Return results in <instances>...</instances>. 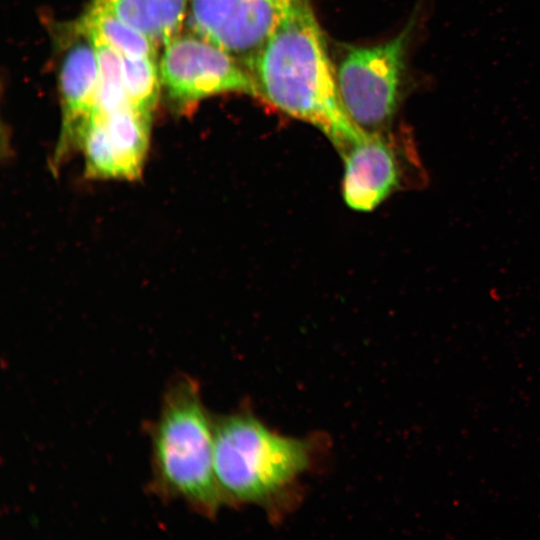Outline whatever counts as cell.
<instances>
[{
	"label": "cell",
	"mask_w": 540,
	"mask_h": 540,
	"mask_svg": "<svg viewBox=\"0 0 540 540\" xmlns=\"http://www.w3.org/2000/svg\"><path fill=\"white\" fill-rule=\"evenodd\" d=\"M291 0H191L195 33L247 69Z\"/></svg>",
	"instance_id": "7"
},
{
	"label": "cell",
	"mask_w": 540,
	"mask_h": 540,
	"mask_svg": "<svg viewBox=\"0 0 540 540\" xmlns=\"http://www.w3.org/2000/svg\"><path fill=\"white\" fill-rule=\"evenodd\" d=\"M78 25L100 36L122 55L158 58L159 46L155 41L125 23L97 0H94Z\"/></svg>",
	"instance_id": "11"
},
{
	"label": "cell",
	"mask_w": 540,
	"mask_h": 540,
	"mask_svg": "<svg viewBox=\"0 0 540 540\" xmlns=\"http://www.w3.org/2000/svg\"><path fill=\"white\" fill-rule=\"evenodd\" d=\"M152 118L130 104L108 114L95 111L77 145L85 159V171L94 178L134 179L146 156Z\"/></svg>",
	"instance_id": "8"
},
{
	"label": "cell",
	"mask_w": 540,
	"mask_h": 540,
	"mask_svg": "<svg viewBox=\"0 0 540 540\" xmlns=\"http://www.w3.org/2000/svg\"><path fill=\"white\" fill-rule=\"evenodd\" d=\"M418 14L390 40L371 46H348L335 77L344 108L365 132L384 131L400 102L406 59Z\"/></svg>",
	"instance_id": "4"
},
{
	"label": "cell",
	"mask_w": 540,
	"mask_h": 540,
	"mask_svg": "<svg viewBox=\"0 0 540 540\" xmlns=\"http://www.w3.org/2000/svg\"><path fill=\"white\" fill-rule=\"evenodd\" d=\"M260 98L319 129L342 153L365 131L348 116L310 0H291L248 67Z\"/></svg>",
	"instance_id": "1"
},
{
	"label": "cell",
	"mask_w": 540,
	"mask_h": 540,
	"mask_svg": "<svg viewBox=\"0 0 540 540\" xmlns=\"http://www.w3.org/2000/svg\"><path fill=\"white\" fill-rule=\"evenodd\" d=\"M159 70L168 96L181 106L223 93L260 97L249 70L197 34H179L169 41L164 46Z\"/></svg>",
	"instance_id": "6"
},
{
	"label": "cell",
	"mask_w": 540,
	"mask_h": 540,
	"mask_svg": "<svg viewBox=\"0 0 540 540\" xmlns=\"http://www.w3.org/2000/svg\"><path fill=\"white\" fill-rule=\"evenodd\" d=\"M149 430L152 493L214 517L224 504L214 470V419L195 380L181 374L169 382Z\"/></svg>",
	"instance_id": "2"
},
{
	"label": "cell",
	"mask_w": 540,
	"mask_h": 540,
	"mask_svg": "<svg viewBox=\"0 0 540 540\" xmlns=\"http://www.w3.org/2000/svg\"><path fill=\"white\" fill-rule=\"evenodd\" d=\"M78 38L64 54L59 73L62 129L58 150L77 145L97 107L98 62L90 38L75 27Z\"/></svg>",
	"instance_id": "9"
},
{
	"label": "cell",
	"mask_w": 540,
	"mask_h": 540,
	"mask_svg": "<svg viewBox=\"0 0 540 540\" xmlns=\"http://www.w3.org/2000/svg\"><path fill=\"white\" fill-rule=\"evenodd\" d=\"M77 26L93 43L98 62V96L96 110L108 115L129 104L123 82L121 54L95 33Z\"/></svg>",
	"instance_id": "12"
},
{
	"label": "cell",
	"mask_w": 540,
	"mask_h": 540,
	"mask_svg": "<svg viewBox=\"0 0 540 540\" xmlns=\"http://www.w3.org/2000/svg\"><path fill=\"white\" fill-rule=\"evenodd\" d=\"M128 25L165 46L180 34L188 0H97Z\"/></svg>",
	"instance_id": "10"
},
{
	"label": "cell",
	"mask_w": 540,
	"mask_h": 540,
	"mask_svg": "<svg viewBox=\"0 0 540 540\" xmlns=\"http://www.w3.org/2000/svg\"><path fill=\"white\" fill-rule=\"evenodd\" d=\"M310 450L248 412L214 419V470L224 503H271L307 469Z\"/></svg>",
	"instance_id": "3"
},
{
	"label": "cell",
	"mask_w": 540,
	"mask_h": 540,
	"mask_svg": "<svg viewBox=\"0 0 540 540\" xmlns=\"http://www.w3.org/2000/svg\"><path fill=\"white\" fill-rule=\"evenodd\" d=\"M342 195L353 210L369 212L397 191L422 188L428 178L411 139L365 132L340 153Z\"/></svg>",
	"instance_id": "5"
},
{
	"label": "cell",
	"mask_w": 540,
	"mask_h": 540,
	"mask_svg": "<svg viewBox=\"0 0 540 540\" xmlns=\"http://www.w3.org/2000/svg\"><path fill=\"white\" fill-rule=\"evenodd\" d=\"M123 82L130 106L152 118L160 93V70L157 58L122 55Z\"/></svg>",
	"instance_id": "13"
}]
</instances>
